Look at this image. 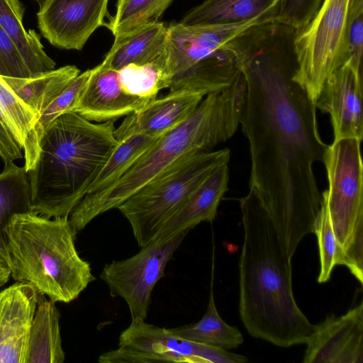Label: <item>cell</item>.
Masks as SVG:
<instances>
[{"label":"cell","mask_w":363,"mask_h":363,"mask_svg":"<svg viewBox=\"0 0 363 363\" xmlns=\"http://www.w3.org/2000/svg\"><path fill=\"white\" fill-rule=\"evenodd\" d=\"M295 30L273 22L258 40L242 74L246 94L240 123L249 143V189L257 196L291 258L313 233L321 194L313 164L328 145L320 134L315 104L293 77Z\"/></svg>","instance_id":"cell-1"},{"label":"cell","mask_w":363,"mask_h":363,"mask_svg":"<svg viewBox=\"0 0 363 363\" xmlns=\"http://www.w3.org/2000/svg\"><path fill=\"white\" fill-rule=\"evenodd\" d=\"M244 240L240 257L239 312L252 337L281 347L305 344L313 333L292 289L291 258L268 213L249 189L240 199Z\"/></svg>","instance_id":"cell-2"},{"label":"cell","mask_w":363,"mask_h":363,"mask_svg":"<svg viewBox=\"0 0 363 363\" xmlns=\"http://www.w3.org/2000/svg\"><path fill=\"white\" fill-rule=\"evenodd\" d=\"M246 94L241 73L227 89L206 95L194 113L161 136L109 188L86 194L69 215L77 234L98 216L118 207L153 177L182 156L209 151L230 139L240 123Z\"/></svg>","instance_id":"cell-3"},{"label":"cell","mask_w":363,"mask_h":363,"mask_svg":"<svg viewBox=\"0 0 363 363\" xmlns=\"http://www.w3.org/2000/svg\"><path fill=\"white\" fill-rule=\"evenodd\" d=\"M114 121L93 123L69 111L43 133L28 174L32 212L47 218L69 216L115 148Z\"/></svg>","instance_id":"cell-4"},{"label":"cell","mask_w":363,"mask_h":363,"mask_svg":"<svg viewBox=\"0 0 363 363\" xmlns=\"http://www.w3.org/2000/svg\"><path fill=\"white\" fill-rule=\"evenodd\" d=\"M4 233L13 279L32 284L52 301L72 302L96 279L77 251L69 216L15 214Z\"/></svg>","instance_id":"cell-5"},{"label":"cell","mask_w":363,"mask_h":363,"mask_svg":"<svg viewBox=\"0 0 363 363\" xmlns=\"http://www.w3.org/2000/svg\"><path fill=\"white\" fill-rule=\"evenodd\" d=\"M230 151H199L182 156L140 187L118 209L128 220L140 247L157 238L172 215Z\"/></svg>","instance_id":"cell-6"},{"label":"cell","mask_w":363,"mask_h":363,"mask_svg":"<svg viewBox=\"0 0 363 363\" xmlns=\"http://www.w3.org/2000/svg\"><path fill=\"white\" fill-rule=\"evenodd\" d=\"M360 140L344 138L328 145L323 159L328 188L321 194L351 274L363 284V164Z\"/></svg>","instance_id":"cell-7"},{"label":"cell","mask_w":363,"mask_h":363,"mask_svg":"<svg viewBox=\"0 0 363 363\" xmlns=\"http://www.w3.org/2000/svg\"><path fill=\"white\" fill-rule=\"evenodd\" d=\"M350 0H324L301 30L296 32L293 77L315 104L326 79L347 60L346 25Z\"/></svg>","instance_id":"cell-8"},{"label":"cell","mask_w":363,"mask_h":363,"mask_svg":"<svg viewBox=\"0 0 363 363\" xmlns=\"http://www.w3.org/2000/svg\"><path fill=\"white\" fill-rule=\"evenodd\" d=\"M247 358L227 350L189 341L164 328L131 321L120 335L118 347L101 354V363H243Z\"/></svg>","instance_id":"cell-9"},{"label":"cell","mask_w":363,"mask_h":363,"mask_svg":"<svg viewBox=\"0 0 363 363\" xmlns=\"http://www.w3.org/2000/svg\"><path fill=\"white\" fill-rule=\"evenodd\" d=\"M189 231L166 239L155 238L136 255L104 266L100 278L108 285L111 297L126 302L131 321L147 318L152 291Z\"/></svg>","instance_id":"cell-10"},{"label":"cell","mask_w":363,"mask_h":363,"mask_svg":"<svg viewBox=\"0 0 363 363\" xmlns=\"http://www.w3.org/2000/svg\"><path fill=\"white\" fill-rule=\"evenodd\" d=\"M269 21L274 20L255 18L235 23L171 24L167 27L164 49L158 60L172 81L175 75L199 61L230 45L249 27Z\"/></svg>","instance_id":"cell-11"},{"label":"cell","mask_w":363,"mask_h":363,"mask_svg":"<svg viewBox=\"0 0 363 363\" xmlns=\"http://www.w3.org/2000/svg\"><path fill=\"white\" fill-rule=\"evenodd\" d=\"M108 0H45L37 13L42 35L54 47L80 50L104 26Z\"/></svg>","instance_id":"cell-12"},{"label":"cell","mask_w":363,"mask_h":363,"mask_svg":"<svg viewBox=\"0 0 363 363\" xmlns=\"http://www.w3.org/2000/svg\"><path fill=\"white\" fill-rule=\"evenodd\" d=\"M362 69L345 62L325 81L315 102L329 113L334 140L363 138Z\"/></svg>","instance_id":"cell-13"},{"label":"cell","mask_w":363,"mask_h":363,"mask_svg":"<svg viewBox=\"0 0 363 363\" xmlns=\"http://www.w3.org/2000/svg\"><path fill=\"white\" fill-rule=\"evenodd\" d=\"M305 344L303 363H362L363 302L315 325Z\"/></svg>","instance_id":"cell-14"},{"label":"cell","mask_w":363,"mask_h":363,"mask_svg":"<svg viewBox=\"0 0 363 363\" xmlns=\"http://www.w3.org/2000/svg\"><path fill=\"white\" fill-rule=\"evenodd\" d=\"M38 294L25 281L0 291V363H26Z\"/></svg>","instance_id":"cell-15"},{"label":"cell","mask_w":363,"mask_h":363,"mask_svg":"<svg viewBox=\"0 0 363 363\" xmlns=\"http://www.w3.org/2000/svg\"><path fill=\"white\" fill-rule=\"evenodd\" d=\"M206 96L203 93L179 89L155 98L126 116L115 129L116 140L135 133L160 138L186 121Z\"/></svg>","instance_id":"cell-16"},{"label":"cell","mask_w":363,"mask_h":363,"mask_svg":"<svg viewBox=\"0 0 363 363\" xmlns=\"http://www.w3.org/2000/svg\"><path fill=\"white\" fill-rule=\"evenodd\" d=\"M150 101L125 92L118 70L103 60L94 67L73 111L90 121L101 123L128 116Z\"/></svg>","instance_id":"cell-17"},{"label":"cell","mask_w":363,"mask_h":363,"mask_svg":"<svg viewBox=\"0 0 363 363\" xmlns=\"http://www.w3.org/2000/svg\"><path fill=\"white\" fill-rule=\"evenodd\" d=\"M228 164L215 169L168 220L157 238L166 239L203 221L212 222L228 190Z\"/></svg>","instance_id":"cell-18"},{"label":"cell","mask_w":363,"mask_h":363,"mask_svg":"<svg viewBox=\"0 0 363 363\" xmlns=\"http://www.w3.org/2000/svg\"><path fill=\"white\" fill-rule=\"evenodd\" d=\"M281 0H206L179 22L184 26L235 23L255 18L274 20Z\"/></svg>","instance_id":"cell-19"},{"label":"cell","mask_w":363,"mask_h":363,"mask_svg":"<svg viewBox=\"0 0 363 363\" xmlns=\"http://www.w3.org/2000/svg\"><path fill=\"white\" fill-rule=\"evenodd\" d=\"M167 30L162 23L156 22L115 37L104 60L117 70L129 64L152 63L164 51Z\"/></svg>","instance_id":"cell-20"},{"label":"cell","mask_w":363,"mask_h":363,"mask_svg":"<svg viewBox=\"0 0 363 363\" xmlns=\"http://www.w3.org/2000/svg\"><path fill=\"white\" fill-rule=\"evenodd\" d=\"M60 314L55 302L38 294L35 313L31 325L26 363H62L60 327Z\"/></svg>","instance_id":"cell-21"},{"label":"cell","mask_w":363,"mask_h":363,"mask_svg":"<svg viewBox=\"0 0 363 363\" xmlns=\"http://www.w3.org/2000/svg\"><path fill=\"white\" fill-rule=\"evenodd\" d=\"M24 5L20 0H0V26L11 36L33 77L55 69V62L44 50L38 33L23 26Z\"/></svg>","instance_id":"cell-22"},{"label":"cell","mask_w":363,"mask_h":363,"mask_svg":"<svg viewBox=\"0 0 363 363\" xmlns=\"http://www.w3.org/2000/svg\"><path fill=\"white\" fill-rule=\"evenodd\" d=\"M79 74L76 66L66 65L29 78L2 77L37 119Z\"/></svg>","instance_id":"cell-23"},{"label":"cell","mask_w":363,"mask_h":363,"mask_svg":"<svg viewBox=\"0 0 363 363\" xmlns=\"http://www.w3.org/2000/svg\"><path fill=\"white\" fill-rule=\"evenodd\" d=\"M32 212L30 183L24 167L6 164L0 174V252L8 262L4 228L11 218Z\"/></svg>","instance_id":"cell-24"},{"label":"cell","mask_w":363,"mask_h":363,"mask_svg":"<svg viewBox=\"0 0 363 363\" xmlns=\"http://www.w3.org/2000/svg\"><path fill=\"white\" fill-rule=\"evenodd\" d=\"M169 330L189 341L225 350L237 348L244 340L241 332L226 323L218 314L213 296V279L207 310L202 318L194 324L169 328Z\"/></svg>","instance_id":"cell-25"},{"label":"cell","mask_w":363,"mask_h":363,"mask_svg":"<svg viewBox=\"0 0 363 363\" xmlns=\"http://www.w3.org/2000/svg\"><path fill=\"white\" fill-rule=\"evenodd\" d=\"M160 138L135 133L117 140L115 148L88 187L86 194H97L112 186Z\"/></svg>","instance_id":"cell-26"},{"label":"cell","mask_w":363,"mask_h":363,"mask_svg":"<svg viewBox=\"0 0 363 363\" xmlns=\"http://www.w3.org/2000/svg\"><path fill=\"white\" fill-rule=\"evenodd\" d=\"M94 71V67L79 74L66 89L38 117L29 134L24 152L26 172L34 167L36 162L41 137L50 123L60 115L73 111L79 96Z\"/></svg>","instance_id":"cell-27"},{"label":"cell","mask_w":363,"mask_h":363,"mask_svg":"<svg viewBox=\"0 0 363 363\" xmlns=\"http://www.w3.org/2000/svg\"><path fill=\"white\" fill-rule=\"evenodd\" d=\"M174 0H122L106 26L117 37L156 23Z\"/></svg>","instance_id":"cell-28"},{"label":"cell","mask_w":363,"mask_h":363,"mask_svg":"<svg viewBox=\"0 0 363 363\" xmlns=\"http://www.w3.org/2000/svg\"><path fill=\"white\" fill-rule=\"evenodd\" d=\"M118 74L125 92L150 101L155 99L160 90L169 88L172 83L158 60L141 65H127L118 69Z\"/></svg>","instance_id":"cell-29"},{"label":"cell","mask_w":363,"mask_h":363,"mask_svg":"<svg viewBox=\"0 0 363 363\" xmlns=\"http://www.w3.org/2000/svg\"><path fill=\"white\" fill-rule=\"evenodd\" d=\"M313 233L317 237L320 255V269L318 277V283L328 281L336 265H344L350 269V262L337 240L322 198Z\"/></svg>","instance_id":"cell-30"},{"label":"cell","mask_w":363,"mask_h":363,"mask_svg":"<svg viewBox=\"0 0 363 363\" xmlns=\"http://www.w3.org/2000/svg\"><path fill=\"white\" fill-rule=\"evenodd\" d=\"M0 119L11 131L23 149L35 123L36 116L16 96L1 75Z\"/></svg>","instance_id":"cell-31"},{"label":"cell","mask_w":363,"mask_h":363,"mask_svg":"<svg viewBox=\"0 0 363 363\" xmlns=\"http://www.w3.org/2000/svg\"><path fill=\"white\" fill-rule=\"evenodd\" d=\"M363 48V0H350L346 25L347 60L362 69Z\"/></svg>","instance_id":"cell-32"},{"label":"cell","mask_w":363,"mask_h":363,"mask_svg":"<svg viewBox=\"0 0 363 363\" xmlns=\"http://www.w3.org/2000/svg\"><path fill=\"white\" fill-rule=\"evenodd\" d=\"M321 3L322 0H281L275 21L300 31L313 19Z\"/></svg>","instance_id":"cell-33"},{"label":"cell","mask_w":363,"mask_h":363,"mask_svg":"<svg viewBox=\"0 0 363 363\" xmlns=\"http://www.w3.org/2000/svg\"><path fill=\"white\" fill-rule=\"evenodd\" d=\"M0 75L15 78L33 77L16 43L1 26Z\"/></svg>","instance_id":"cell-34"},{"label":"cell","mask_w":363,"mask_h":363,"mask_svg":"<svg viewBox=\"0 0 363 363\" xmlns=\"http://www.w3.org/2000/svg\"><path fill=\"white\" fill-rule=\"evenodd\" d=\"M22 150L13 134L0 119V157L2 161L6 164L22 158Z\"/></svg>","instance_id":"cell-35"},{"label":"cell","mask_w":363,"mask_h":363,"mask_svg":"<svg viewBox=\"0 0 363 363\" xmlns=\"http://www.w3.org/2000/svg\"><path fill=\"white\" fill-rule=\"evenodd\" d=\"M11 277V269L6 259L0 252V287L8 282Z\"/></svg>","instance_id":"cell-36"},{"label":"cell","mask_w":363,"mask_h":363,"mask_svg":"<svg viewBox=\"0 0 363 363\" xmlns=\"http://www.w3.org/2000/svg\"><path fill=\"white\" fill-rule=\"evenodd\" d=\"M39 5L40 6L43 4V3L45 1V0H35Z\"/></svg>","instance_id":"cell-37"},{"label":"cell","mask_w":363,"mask_h":363,"mask_svg":"<svg viewBox=\"0 0 363 363\" xmlns=\"http://www.w3.org/2000/svg\"><path fill=\"white\" fill-rule=\"evenodd\" d=\"M122 1V0H118V1H117V2H119V1Z\"/></svg>","instance_id":"cell-38"}]
</instances>
